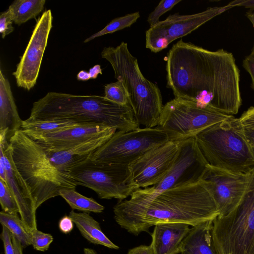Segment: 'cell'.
Listing matches in <instances>:
<instances>
[{
    "label": "cell",
    "mask_w": 254,
    "mask_h": 254,
    "mask_svg": "<svg viewBox=\"0 0 254 254\" xmlns=\"http://www.w3.org/2000/svg\"><path fill=\"white\" fill-rule=\"evenodd\" d=\"M167 87L175 98L237 114L242 104L240 71L231 53L211 51L181 39L167 54Z\"/></svg>",
    "instance_id": "1"
},
{
    "label": "cell",
    "mask_w": 254,
    "mask_h": 254,
    "mask_svg": "<svg viewBox=\"0 0 254 254\" xmlns=\"http://www.w3.org/2000/svg\"><path fill=\"white\" fill-rule=\"evenodd\" d=\"M114 217L123 229L135 236L157 224L181 223L192 227L213 220L219 212L203 180L160 191L139 188L128 200L113 207Z\"/></svg>",
    "instance_id": "2"
},
{
    "label": "cell",
    "mask_w": 254,
    "mask_h": 254,
    "mask_svg": "<svg viewBox=\"0 0 254 254\" xmlns=\"http://www.w3.org/2000/svg\"><path fill=\"white\" fill-rule=\"evenodd\" d=\"M28 121H67L128 131L139 127L129 105H120L102 96L50 92L35 102Z\"/></svg>",
    "instance_id": "3"
},
{
    "label": "cell",
    "mask_w": 254,
    "mask_h": 254,
    "mask_svg": "<svg viewBox=\"0 0 254 254\" xmlns=\"http://www.w3.org/2000/svg\"><path fill=\"white\" fill-rule=\"evenodd\" d=\"M9 144L18 182L36 211L44 202L60 195L61 190L75 189V181L55 167L45 149L21 129L14 133Z\"/></svg>",
    "instance_id": "4"
},
{
    "label": "cell",
    "mask_w": 254,
    "mask_h": 254,
    "mask_svg": "<svg viewBox=\"0 0 254 254\" xmlns=\"http://www.w3.org/2000/svg\"><path fill=\"white\" fill-rule=\"evenodd\" d=\"M101 57L112 65L117 80H122L129 95V105L137 123L145 128L158 126L164 106L157 85L142 74L137 59L130 53L127 43L105 47Z\"/></svg>",
    "instance_id": "5"
},
{
    "label": "cell",
    "mask_w": 254,
    "mask_h": 254,
    "mask_svg": "<svg viewBox=\"0 0 254 254\" xmlns=\"http://www.w3.org/2000/svg\"><path fill=\"white\" fill-rule=\"evenodd\" d=\"M195 138L209 165L244 174L254 168V157L245 128L234 116L208 127Z\"/></svg>",
    "instance_id": "6"
},
{
    "label": "cell",
    "mask_w": 254,
    "mask_h": 254,
    "mask_svg": "<svg viewBox=\"0 0 254 254\" xmlns=\"http://www.w3.org/2000/svg\"><path fill=\"white\" fill-rule=\"evenodd\" d=\"M212 236L217 254H254V168L239 204L213 220Z\"/></svg>",
    "instance_id": "7"
},
{
    "label": "cell",
    "mask_w": 254,
    "mask_h": 254,
    "mask_svg": "<svg viewBox=\"0 0 254 254\" xmlns=\"http://www.w3.org/2000/svg\"><path fill=\"white\" fill-rule=\"evenodd\" d=\"M90 157L67 172L77 185L93 190L101 199L120 200L139 189L129 166L93 160Z\"/></svg>",
    "instance_id": "8"
},
{
    "label": "cell",
    "mask_w": 254,
    "mask_h": 254,
    "mask_svg": "<svg viewBox=\"0 0 254 254\" xmlns=\"http://www.w3.org/2000/svg\"><path fill=\"white\" fill-rule=\"evenodd\" d=\"M231 116L194 100L175 98L164 106L157 127L168 135L170 141H179L195 137Z\"/></svg>",
    "instance_id": "9"
},
{
    "label": "cell",
    "mask_w": 254,
    "mask_h": 254,
    "mask_svg": "<svg viewBox=\"0 0 254 254\" xmlns=\"http://www.w3.org/2000/svg\"><path fill=\"white\" fill-rule=\"evenodd\" d=\"M169 141L168 135L157 127L118 130L90 157L93 160L130 166L149 150Z\"/></svg>",
    "instance_id": "10"
},
{
    "label": "cell",
    "mask_w": 254,
    "mask_h": 254,
    "mask_svg": "<svg viewBox=\"0 0 254 254\" xmlns=\"http://www.w3.org/2000/svg\"><path fill=\"white\" fill-rule=\"evenodd\" d=\"M227 5L222 7H209L205 10L189 15L175 13L165 20L160 21L145 32V46L156 53L167 48L175 40L185 36L202 24L231 8Z\"/></svg>",
    "instance_id": "11"
},
{
    "label": "cell",
    "mask_w": 254,
    "mask_h": 254,
    "mask_svg": "<svg viewBox=\"0 0 254 254\" xmlns=\"http://www.w3.org/2000/svg\"><path fill=\"white\" fill-rule=\"evenodd\" d=\"M207 165L195 137L179 141V152L172 167L159 183L148 188L160 192L198 182Z\"/></svg>",
    "instance_id": "12"
},
{
    "label": "cell",
    "mask_w": 254,
    "mask_h": 254,
    "mask_svg": "<svg viewBox=\"0 0 254 254\" xmlns=\"http://www.w3.org/2000/svg\"><path fill=\"white\" fill-rule=\"evenodd\" d=\"M52 21L50 9L44 11L37 21L26 48L12 73L18 87L29 90L36 84Z\"/></svg>",
    "instance_id": "13"
},
{
    "label": "cell",
    "mask_w": 254,
    "mask_h": 254,
    "mask_svg": "<svg viewBox=\"0 0 254 254\" xmlns=\"http://www.w3.org/2000/svg\"><path fill=\"white\" fill-rule=\"evenodd\" d=\"M250 172L239 174L220 169L208 164L203 180L212 196L219 212L227 214L241 201L248 187Z\"/></svg>",
    "instance_id": "14"
},
{
    "label": "cell",
    "mask_w": 254,
    "mask_h": 254,
    "mask_svg": "<svg viewBox=\"0 0 254 254\" xmlns=\"http://www.w3.org/2000/svg\"><path fill=\"white\" fill-rule=\"evenodd\" d=\"M179 152V141H169L152 148L130 166L139 188L159 183L173 165Z\"/></svg>",
    "instance_id": "15"
},
{
    "label": "cell",
    "mask_w": 254,
    "mask_h": 254,
    "mask_svg": "<svg viewBox=\"0 0 254 254\" xmlns=\"http://www.w3.org/2000/svg\"><path fill=\"white\" fill-rule=\"evenodd\" d=\"M112 128L97 125H79L43 134L25 133L46 151H59L71 148L103 134Z\"/></svg>",
    "instance_id": "16"
},
{
    "label": "cell",
    "mask_w": 254,
    "mask_h": 254,
    "mask_svg": "<svg viewBox=\"0 0 254 254\" xmlns=\"http://www.w3.org/2000/svg\"><path fill=\"white\" fill-rule=\"evenodd\" d=\"M116 130L113 128L103 134L65 150L46 151L54 166L59 170L67 173L69 169L90 157L112 136Z\"/></svg>",
    "instance_id": "17"
},
{
    "label": "cell",
    "mask_w": 254,
    "mask_h": 254,
    "mask_svg": "<svg viewBox=\"0 0 254 254\" xmlns=\"http://www.w3.org/2000/svg\"><path fill=\"white\" fill-rule=\"evenodd\" d=\"M181 223H159L154 226L150 244L153 254H179L182 242L190 230Z\"/></svg>",
    "instance_id": "18"
},
{
    "label": "cell",
    "mask_w": 254,
    "mask_h": 254,
    "mask_svg": "<svg viewBox=\"0 0 254 254\" xmlns=\"http://www.w3.org/2000/svg\"><path fill=\"white\" fill-rule=\"evenodd\" d=\"M0 146L3 149L6 174V184L13 193L19 208L20 217L31 233L37 229L36 211L31 202L24 195L18 182L12 160L9 141L0 139Z\"/></svg>",
    "instance_id": "19"
},
{
    "label": "cell",
    "mask_w": 254,
    "mask_h": 254,
    "mask_svg": "<svg viewBox=\"0 0 254 254\" xmlns=\"http://www.w3.org/2000/svg\"><path fill=\"white\" fill-rule=\"evenodd\" d=\"M22 120L17 112L8 80L0 70V138L8 141L20 129Z\"/></svg>",
    "instance_id": "20"
},
{
    "label": "cell",
    "mask_w": 254,
    "mask_h": 254,
    "mask_svg": "<svg viewBox=\"0 0 254 254\" xmlns=\"http://www.w3.org/2000/svg\"><path fill=\"white\" fill-rule=\"evenodd\" d=\"M213 221L200 223L190 229L183 241L181 254H217L212 236Z\"/></svg>",
    "instance_id": "21"
},
{
    "label": "cell",
    "mask_w": 254,
    "mask_h": 254,
    "mask_svg": "<svg viewBox=\"0 0 254 254\" xmlns=\"http://www.w3.org/2000/svg\"><path fill=\"white\" fill-rule=\"evenodd\" d=\"M81 235L89 243L99 245L109 249L118 250L119 247L113 243L103 233L99 223L89 213L76 212L73 210L69 213Z\"/></svg>",
    "instance_id": "22"
},
{
    "label": "cell",
    "mask_w": 254,
    "mask_h": 254,
    "mask_svg": "<svg viewBox=\"0 0 254 254\" xmlns=\"http://www.w3.org/2000/svg\"><path fill=\"white\" fill-rule=\"evenodd\" d=\"M45 0H15L9 6L13 22L18 25L35 18L44 9Z\"/></svg>",
    "instance_id": "23"
},
{
    "label": "cell",
    "mask_w": 254,
    "mask_h": 254,
    "mask_svg": "<svg viewBox=\"0 0 254 254\" xmlns=\"http://www.w3.org/2000/svg\"><path fill=\"white\" fill-rule=\"evenodd\" d=\"M62 196L72 210L83 212L101 213L104 207L92 197L85 196L72 189H63L60 190Z\"/></svg>",
    "instance_id": "24"
},
{
    "label": "cell",
    "mask_w": 254,
    "mask_h": 254,
    "mask_svg": "<svg viewBox=\"0 0 254 254\" xmlns=\"http://www.w3.org/2000/svg\"><path fill=\"white\" fill-rule=\"evenodd\" d=\"M0 223L9 230L23 248L31 245V234L18 214H11L2 210L0 212Z\"/></svg>",
    "instance_id": "25"
},
{
    "label": "cell",
    "mask_w": 254,
    "mask_h": 254,
    "mask_svg": "<svg viewBox=\"0 0 254 254\" xmlns=\"http://www.w3.org/2000/svg\"><path fill=\"white\" fill-rule=\"evenodd\" d=\"M79 124L67 121H23L21 129L25 133L43 134L70 127Z\"/></svg>",
    "instance_id": "26"
},
{
    "label": "cell",
    "mask_w": 254,
    "mask_h": 254,
    "mask_svg": "<svg viewBox=\"0 0 254 254\" xmlns=\"http://www.w3.org/2000/svg\"><path fill=\"white\" fill-rule=\"evenodd\" d=\"M140 17L138 11L127 14L126 15L113 19L103 29L92 35L84 41L87 43L94 39L107 34L113 33L117 31L129 27Z\"/></svg>",
    "instance_id": "27"
},
{
    "label": "cell",
    "mask_w": 254,
    "mask_h": 254,
    "mask_svg": "<svg viewBox=\"0 0 254 254\" xmlns=\"http://www.w3.org/2000/svg\"><path fill=\"white\" fill-rule=\"evenodd\" d=\"M104 96L107 100L120 105H129V95L122 80L105 85Z\"/></svg>",
    "instance_id": "28"
},
{
    "label": "cell",
    "mask_w": 254,
    "mask_h": 254,
    "mask_svg": "<svg viewBox=\"0 0 254 254\" xmlns=\"http://www.w3.org/2000/svg\"><path fill=\"white\" fill-rule=\"evenodd\" d=\"M0 203L2 211L11 214H18L19 208L7 184L0 179Z\"/></svg>",
    "instance_id": "29"
},
{
    "label": "cell",
    "mask_w": 254,
    "mask_h": 254,
    "mask_svg": "<svg viewBox=\"0 0 254 254\" xmlns=\"http://www.w3.org/2000/svg\"><path fill=\"white\" fill-rule=\"evenodd\" d=\"M31 245L38 251H47L54 238L52 235L45 233L38 229L34 230L31 233Z\"/></svg>",
    "instance_id": "30"
},
{
    "label": "cell",
    "mask_w": 254,
    "mask_h": 254,
    "mask_svg": "<svg viewBox=\"0 0 254 254\" xmlns=\"http://www.w3.org/2000/svg\"><path fill=\"white\" fill-rule=\"evenodd\" d=\"M181 1V0H161L147 18V22L150 26H153L158 23L160 21L159 18L162 15L171 9L176 4Z\"/></svg>",
    "instance_id": "31"
},
{
    "label": "cell",
    "mask_w": 254,
    "mask_h": 254,
    "mask_svg": "<svg viewBox=\"0 0 254 254\" xmlns=\"http://www.w3.org/2000/svg\"><path fill=\"white\" fill-rule=\"evenodd\" d=\"M13 20L11 14L8 9L7 10L0 13V33L2 38H4L6 35L13 31Z\"/></svg>",
    "instance_id": "32"
},
{
    "label": "cell",
    "mask_w": 254,
    "mask_h": 254,
    "mask_svg": "<svg viewBox=\"0 0 254 254\" xmlns=\"http://www.w3.org/2000/svg\"><path fill=\"white\" fill-rule=\"evenodd\" d=\"M0 238L3 242L4 254H15L11 233L4 226H2Z\"/></svg>",
    "instance_id": "33"
},
{
    "label": "cell",
    "mask_w": 254,
    "mask_h": 254,
    "mask_svg": "<svg viewBox=\"0 0 254 254\" xmlns=\"http://www.w3.org/2000/svg\"><path fill=\"white\" fill-rule=\"evenodd\" d=\"M246 129L254 130V107H251L239 118Z\"/></svg>",
    "instance_id": "34"
},
{
    "label": "cell",
    "mask_w": 254,
    "mask_h": 254,
    "mask_svg": "<svg viewBox=\"0 0 254 254\" xmlns=\"http://www.w3.org/2000/svg\"><path fill=\"white\" fill-rule=\"evenodd\" d=\"M73 221L69 215H64L59 220V229L64 234H69L73 228Z\"/></svg>",
    "instance_id": "35"
},
{
    "label": "cell",
    "mask_w": 254,
    "mask_h": 254,
    "mask_svg": "<svg viewBox=\"0 0 254 254\" xmlns=\"http://www.w3.org/2000/svg\"><path fill=\"white\" fill-rule=\"evenodd\" d=\"M243 66L251 75L252 87L254 90V54L251 53L243 62Z\"/></svg>",
    "instance_id": "36"
},
{
    "label": "cell",
    "mask_w": 254,
    "mask_h": 254,
    "mask_svg": "<svg viewBox=\"0 0 254 254\" xmlns=\"http://www.w3.org/2000/svg\"><path fill=\"white\" fill-rule=\"evenodd\" d=\"M127 254H153L151 246L140 245L128 250Z\"/></svg>",
    "instance_id": "37"
},
{
    "label": "cell",
    "mask_w": 254,
    "mask_h": 254,
    "mask_svg": "<svg viewBox=\"0 0 254 254\" xmlns=\"http://www.w3.org/2000/svg\"><path fill=\"white\" fill-rule=\"evenodd\" d=\"M227 5L230 7L243 6L249 8L251 11L254 10V0H236L229 2Z\"/></svg>",
    "instance_id": "38"
},
{
    "label": "cell",
    "mask_w": 254,
    "mask_h": 254,
    "mask_svg": "<svg viewBox=\"0 0 254 254\" xmlns=\"http://www.w3.org/2000/svg\"><path fill=\"white\" fill-rule=\"evenodd\" d=\"M0 179L6 183V174L3 149L0 146Z\"/></svg>",
    "instance_id": "39"
},
{
    "label": "cell",
    "mask_w": 254,
    "mask_h": 254,
    "mask_svg": "<svg viewBox=\"0 0 254 254\" xmlns=\"http://www.w3.org/2000/svg\"><path fill=\"white\" fill-rule=\"evenodd\" d=\"M245 135L254 157V130L245 128Z\"/></svg>",
    "instance_id": "40"
},
{
    "label": "cell",
    "mask_w": 254,
    "mask_h": 254,
    "mask_svg": "<svg viewBox=\"0 0 254 254\" xmlns=\"http://www.w3.org/2000/svg\"><path fill=\"white\" fill-rule=\"evenodd\" d=\"M88 72L91 79H95L98 74L102 73L101 66L99 64H96L90 68Z\"/></svg>",
    "instance_id": "41"
},
{
    "label": "cell",
    "mask_w": 254,
    "mask_h": 254,
    "mask_svg": "<svg viewBox=\"0 0 254 254\" xmlns=\"http://www.w3.org/2000/svg\"><path fill=\"white\" fill-rule=\"evenodd\" d=\"M12 241L13 244L15 254H23V247L20 242L11 234Z\"/></svg>",
    "instance_id": "42"
},
{
    "label": "cell",
    "mask_w": 254,
    "mask_h": 254,
    "mask_svg": "<svg viewBox=\"0 0 254 254\" xmlns=\"http://www.w3.org/2000/svg\"><path fill=\"white\" fill-rule=\"evenodd\" d=\"M77 78L78 80L86 81L91 78L88 72L85 70H81L77 74Z\"/></svg>",
    "instance_id": "43"
},
{
    "label": "cell",
    "mask_w": 254,
    "mask_h": 254,
    "mask_svg": "<svg viewBox=\"0 0 254 254\" xmlns=\"http://www.w3.org/2000/svg\"><path fill=\"white\" fill-rule=\"evenodd\" d=\"M83 252L84 254H98L94 250L88 248H84L83 249Z\"/></svg>",
    "instance_id": "44"
}]
</instances>
